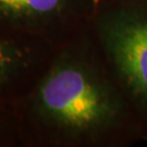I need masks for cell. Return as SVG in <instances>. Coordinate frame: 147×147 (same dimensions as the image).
I'll return each instance as SVG.
<instances>
[{
  "label": "cell",
  "instance_id": "obj_1",
  "mask_svg": "<svg viewBox=\"0 0 147 147\" xmlns=\"http://www.w3.org/2000/svg\"><path fill=\"white\" fill-rule=\"evenodd\" d=\"M38 104L48 120L70 130L96 125L109 109L102 90L72 65L58 67L48 75L38 92Z\"/></svg>",
  "mask_w": 147,
  "mask_h": 147
},
{
  "label": "cell",
  "instance_id": "obj_2",
  "mask_svg": "<svg viewBox=\"0 0 147 147\" xmlns=\"http://www.w3.org/2000/svg\"><path fill=\"white\" fill-rule=\"evenodd\" d=\"M109 44L121 73L133 88L147 97V22L116 25L110 32Z\"/></svg>",
  "mask_w": 147,
  "mask_h": 147
},
{
  "label": "cell",
  "instance_id": "obj_4",
  "mask_svg": "<svg viewBox=\"0 0 147 147\" xmlns=\"http://www.w3.org/2000/svg\"><path fill=\"white\" fill-rule=\"evenodd\" d=\"M25 63V55L16 45L0 40V86L7 83Z\"/></svg>",
  "mask_w": 147,
  "mask_h": 147
},
{
  "label": "cell",
  "instance_id": "obj_3",
  "mask_svg": "<svg viewBox=\"0 0 147 147\" xmlns=\"http://www.w3.org/2000/svg\"><path fill=\"white\" fill-rule=\"evenodd\" d=\"M69 0H0V21L33 24L59 16Z\"/></svg>",
  "mask_w": 147,
  "mask_h": 147
}]
</instances>
